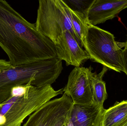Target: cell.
<instances>
[{
	"label": "cell",
	"instance_id": "obj_18",
	"mask_svg": "<svg viewBox=\"0 0 127 126\" xmlns=\"http://www.w3.org/2000/svg\"><path fill=\"white\" fill-rule=\"evenodd\" d=\"M68 124H66V125H64V126H68Z\"/></svg>",
	"mask_w": 127,
	"mask_h": 126
},
{
	"label": "cell",
	"instance_id": "obj_1",
	"mask_svg": "<svg viewBox=\"0 0 127 126\" xmlns=\"http://www.w3.org/2000/svg\"><path fill=\"white\" fill-rule=\"evenodd\" d=\"M0 47L13 67L58 58L54 43L4 0H0Z\"/></svg>",
	"mask_w": 127,
	"mask_h": 126
},
{
	"label": "cell",
	"instance_id": "obj_19",
	"mask_svg": "<svg viewBox=\"0 0 127 126\" xmlns=\"http://www.w3.org/2000/svg\"></svg>",
	"mask_w": 127,
	"mask_h": 126
},
{
	"label": "cell",
	"instance_id": "obj_6",
	"mask_svg": "<svg viewBox=\"0 0 127 126\" xmlns=\"http://www.w3.org/2000/svg\"><path fill=\"white\" fill-rule=\"evenodd\" d=\"M73 105L71 99L64 93L61 97L51 100L31 114L23 126H54L70 117Z\"/></svg>",
	"mask_w": 127,
	"mask_h": 126
},
{
	"label": "cell",
	"instance_id": "obj_7",
	"mask_svg": "<svg viewBox=\"0 0 127 126\" xmlns=\"http://www.w3.org/2000/svg\"><path fill=\"white\" fill-rule=\"evenodd\" d=\"M92 67H75L63 88L64 93L72 100L73 104L90 105L94 103L91 89L90 75Z\"/></svg>",
	"mask_w": 127,
	"mask_h": 126
},
{
	"label": "cell",
	"instance_id": "obj_3",
	"mask_svg": "<svg viewBox=\"0 0 127 126\" xmlns=\"http://www.w3.org/2000/svg\"><path fill=\"white\" fill-rule=\"evenodd\" d=\"M63 70L59 58L43 60L13 67L0 72V104L11 95L13 87L28 83L37 87L51 85Z\"/></svg>",
	"mask_w": 127,
	"mask_h": 126
},
{
	"label": "cell",
	"instance_id": "obj_15",
	"mask_svg": "<svg viewBox=\"0 0 127 126\" xmlns=\"http://www.w3.org/2000/svg\"><path fill=\"white\" fill-rule=\"evenodd\" d=\"M124 44L125 48L122 50V59L124 69V72L127 75V39L126 42Z\"/></svg>",
	"mask_w": 127,
	"mask_h": 126
},
{
	"label": "cell",
	"instance_id": "obj_9",
	"mask_svg": "<svg viewBox=\"0 0 127 126\" xmlns=\"http://www.w3.org/2000/svg\"><path fill=\"white\" fill-rule=\"evenodd\" d=\"M127 8V0H93L86 14L87 23L96 26L116 17Z\"/></svg>",
	"mask_w": 127,
	"mask_h": 126
},
{
	"label": "cell",
	"instance_id": "obj_17",
	"mask_svg": "<svg viewBox=\"0 0 127 126\" xmlns=\"http://www.w3.org/2000/svg\"><path fill=\"white\" fill-rule=\"evenodd\" d=\"M118 126H127V120Z\"/></svg>",
	"mask_w": 127,
	"mask_h": 126
},
{
	"label": "cell",
	"instance_id": "obj_16",
	"mask_svg": "<svg viewBox=\"0 0 127 126\" xmlns=\"http://www.w3.org/2000/svg\"><path fill=\"white\" fill-rule=\"evenodd\" d=\"M9 61L3 59H0V72L13 67Z\"/></svg>",
	"mask_w": 127,
	"mask_h": 126
},
{
	"label": "cell",
	"instance_id": "obj_10",
	"mask_svg": "<svg viewBox=\"0 0 127 126\" xmlns=\"http://www.w3.org/2000/svg\"><path fill=\"white\" fill-rule=\"evenodd\" d=\"M104 110L95 103L90 105L73 104L70 121L73 126H100Z\"/></svg>",
	"mask_w": 127,
	"mask_h": 126
},
{
	"label": "cell",
	"instance_id": "obj_4",
	"mask_svg": "<svg viewBox=\"0 0 127 126\" xmlns=\"http://www.w3.org/2000/svg\"><path fill=\"white\" fill-rule=\"evenodd\" d=\"M83 46L92 60L108 69L124 72L122 50L113 34L89 24Z\"/></svg>",
	"mask_w": 127,
	"mask_h": 126
},
{
	"label": "cell",
	"instance_id": "obj_8",
	"mask_svg": "<svg viewBox=\"0 0 127 126\" xmlns=\"http://www.w3.org/2000/svg\"><path fill=\"white\" fill-rule=\"evenodd\" d=\"M57 58L64 61L66 66L79 67L90 59L87 52L80 45L71 33L65 30L58 37L54 43Z\"/></svg>",
	"mask_w": 127,
	"mask_h": 126
},
{
	"label": "cell",
	"instance_id": "obj_14",
	"mask_svg": "<svg viewBox=\"0 0 127 126\" xmlns=\"http://www.w3.org/2000/svg\"><path fill=\"white\" fill-rule=\"evenodd\" d=\"M68 6L73 10L82 13L86 16V13L93 0H63Z\"/></svg>",
	"mask_w": 127,
	"mask_h": 126
},
{
	"label": "cell",
	"instance_id": "obj_12",
	"mask_svg": "<svg viewBox=\"0 0 127 126\" xmlns=\"http://www.w3.org/2000/svg\"><path fill=\"white\" fill-rule=\"evenodd\" d=\"M107 69L104 67L100 73L97 74L92 72L90 75L91 89L94 102L103 108L104 103L107 97L106 83L103 81V78Z\"/></svg>",
	"mask_w": 127,
	"mask_h": 126
},
{
	"label": "cell",
	"instance_id": "obj_5",
	"mask_svg": "<svg viewBox=\"0 0 127 126\" xmlns=\"http://www.w3.org/2000/svg\"><path fill=\"white\" fill-rule=\"evenodd\" d=\"M35 25L39 32L54 44L64 31H69L83 47L73 29L68 6L63 0H39Z\"/></svg>",
	"mask_w": 127,
	"mask_h": 126
},
{
	"label": "cell",
	"instance_id": "obj_11",
	"mask_svg": "<svg viewBox=\"0 0 127 126\" xmlns=\"http://www.w3.org/2000/svg\"><path fill=\"white\" fill-rule=\"evenodd\" d=\"M127 120V101L104 109L100 126H118Z\"/></svg>",
	"mask_w": 127,
	"mask_h": 126
},
{
	"label": "cell",
	"instance_id": "obj_13",
	"mask_svg": "<svg viewBox=\"0 0 127 126\" xmlns=\"http://www.w3.org/2000/svg\"><path fill=\"white\" fill-rule=\"evenodd\" d=\"M68 7L72 27L78 38L83 47V43L89 24L87 22L84 15Z\"/></svg>",
	"mask_w": 127,
	"mask_h": 126
},
{
	"label": "cell",
	"instance_id": "obj_2",
	"mask_svg": "<svg viewBox=\"0 0 127 126\" xmlns=\"http://www.w3.org/2000/svg\"><path fill=\"white\" fill-rule=\"evenodd\" d=\"M51 85L37 87L28 83L13 87L10 97L0 104V126H21L25 119L44 104L63 93Z\"/></svg>",
	"mask_w": 127,
	"mask_h": 126
}]
</instances>
